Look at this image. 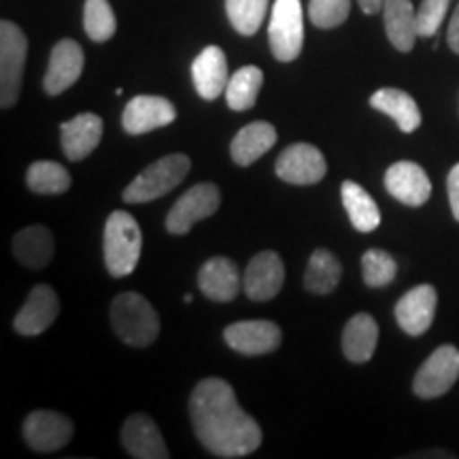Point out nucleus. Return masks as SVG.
I'll return each instance as SVG.
<instances>
[{"label": "nucleus", "instance_id": "f257e3e1", "mask_svg": "<svg viewBox=\"0 0 459 459\" xmlns=\"http://www.w3.org/2000/svg\"><path fill=\"white\" fill-rule=\"evenodd\" d=\"M189 417L200 445L215 457H245L262 445V428L240 409L232 385L223 378H203L194 387Z\"/></svg>", "mask_w": 459, "mask_h": 459}, {"label": "nucleus", "instance_id": "f03ea898", "mask_svg": "<svg viewBox=\"0 0 459 459\" xmlns=\"http://www.w3.org/2000/svg\"><path fill=\"white\" fill-rule=\"evenodd\" d=\"M111 325L119 341L130 347H147L160 334L156 308L136 291L119 294L111 304Z\"/></svg>", "mask_w": 459, "mask_h": 459}, {"label": "nucleus", "instance_id": "7ed1b4c3", "mask_svg": "<svg viewBox=\"0 0 459 459\" xmlns=\"http://www.w3.org/2000/svg\"><path fill=\"white\" fill-rule=\"evenodd\" d=\"M143 234L134 217L113 211L105 226V266L111 277H128L141 260Z\"/></svg>", "mask_w": 459, "mask_h": 459}, {"label": "nucleus", "instance_id": "20e7f679", "mask_svg": "<svg viewBox=\"0 0 459 459\" xmlns=\"http://www.w3.org/2000/svg\"><path fill=\"white\" fill-rule=\"evenodd\" d=\"M192 162L183 153H170V156L160 158L158 162L149 164L145 170L124 189V200L128 204L152 203L160 196L172 192L179 183L186 179Z\"/></svg>", "mask_w": 459, "mask_h": 459}, {"label": "nucleus", "instance_id": "39448f33", "mask_svg": "<svg viewBox=\"0 0 459 459\" xmlns=\"http://www.w3.org/2000/svg\"><path fill=\"white\" fill-rule=\"evenodd\" d=\"M28 56V39L13 22H0V105L13 107L22 91Z\"/></svg>", "mask_w": 459, "mask_h": 459}, {"label": "nucleus", "instance_id": "423d86ee", "mask_svg": "<svg viewBox=\"0 0 459 459\" xmlns=\"http://www.w3.org/2000/svg\"><path fill=\"white\" fill-rule=\"evenodd\" d=\"M268 43L279 62H291L300 56L304 43V22L300 0H277L273 7Z\"/></svg>", "mask_w": 459, "mask_h": 459}, {"label": "nucleus", "instance_id": "0eeeda50", "mask_svg": "<svg viewBox=\"0 0 459 459\" xmlns=\"http://www.w3.org/2000/svg\"><path fill=\"white\" fill-rule=\"evenodd\" d=\"M220 203V187L213 186V183H198V186L189 187L187 192L172 204L169 217H166V230H169L170 234H175V237H183V234H187L198 221L217 213Z\"/></svg>", "mask_w": 459, "mask_h": 459}, {"label": "nucleus", "instance_id": "6e6552de", "mask_svg": "<svg viewBox=\"0 0 459 459\" xmlns=\"http://www.w3.org/2000/svg\"><path fill=\"white\" fill-rule=\"evenodd\" d=\"M459 378V349L453 344H443L429 358L415 375L412 392L419 398L432 400L445 395L455 385Z\"/></svg>", "mask_w": 459, "mask_h": 459}, {"label": "nucleus", "instance_id": "1a4fd4ad", "mask_svg": "<svg viewBox=\"0 0 459 459\" xmlns=\"http://www.w3.org/2000/svg\"><path fill=\"white\" fill-rule=\"evenodd\" d=\"M274 170L279 179L291 186H315L325 177L328 164L317 147L308 143H296L281 153Z\"/></svg>", "mask_w": 459, "mask_h": 459}, {"label": "nucleus", "instance_id": "9d476101", "mask_svg": "<svg viewBox=\"0 0 459 459\" xmlns=\"http://www.w3.org/2000/svg\"><path fill=\"white\" fill-rule=\"evenodd\" d=\"M73 421L56 411H34L24 421V440L39 453L62 449L73 438Z\"/></svg>", "mask_w": 459, "mask_h": 459}, {"label": "nucleus", "instance_id": "9b49d317", "mask_svg": "<svg viewBox=\"0 0 459 459\" xmlns=\"http://www.w3.org/2000/svg\"><path fill=\"white\" fill-rule=\"evenodd\" d=\"M228 347L240 355H266L279 349L283 334L274 321H237L223 330Z\"/></svg>", "mask_w": 459, "mask_h": 459}, {"label": "nucleus", "instance_id": "f8f14e48", "mask_svg": "<svg viewBox=\"0 0 459 459\" xmlns=\"http://www.w3.org/2000/svg\"><path fill=\"white\" fill-rule=\"evenodd\" d=\"M83 49L77 41L62 39L60 43H56L54 49H51L49 66L43 79L45 91L49 96H57L77 83L83 73Z\"/></svg>", "mask_w": 459, "mask_h": 459}, {"label": "nucleus", "instance_id": "ddd939ff", "mask_svg": "<svg viewBox=\"0 0 459 459\" xmlns=\"http://www.w3.org/2000/svg\"><path fill=\"white\" fill-rule=\"evenodd\" d=\"M57 315H60V298L49 285H37L15 315L13 328L22 336H39L54 324Z\"/></svg>", "mask_w": 459, "mask_h": 459}, {"label": "nucleus", "instance_id": "4468645a", "mask_svg": "<svg viewBox=\"0 0 459 459\" xmlns=\"http://www.w3.org/2000/svg\"><path fill=\"white\" fill-rule=\"evenodd\" d=\"M438 294L432 285H417L395 304V321L409 336H421L434 324Z\"/></svg>", "mask_w": 459, "mask_h": 459}, {"label": "nucleus", "instance_id": "2eb2a0df", "mask_svg": "<svg viewBox=\"0 0 459 459\" xmlns=\"http://www.w3.org/2000/svg\"><path fill=\"white\" fill-rule=\"evenodd\" d=\"M285 283L283 260L274 251H262L249 262L245 271L243 290L255 302L273 300Z\"/></svg>", "mask_w": 459, "mask_h": 459}, {"label": "nucleus", "instance_id": "dca6fc26", "mask_svg": "<svg viewBox=\"0 0 459 459\" xmlns=\"http://www.w3.org/2000/svg\"><path fill=\"white\" fill-rule=\"evenodd\" d=\"M177 119V108L162 96H134L124 108L122 126L128 134H145V132L164 128Z\"/></svg>", "mask_w": 459, "mask_h": 459}, {"label": "nucleus", "instance_id": "f3484780", "mask_svg": "<svg viewBox=\"0 0 459 459\" xmlns=\"http://www.w3.org/2000/svg\"><path fill=\"white\" fill-rule=\"evenodd\" d=\"M385 187L395 200L406 206H421L432 196V183L426 170L415 162H395L385 172Z\"/></svg>", "mask_w": 459, "mask_h": 459}, {"label": "nucleus", "instance_id": "a211bd4d", "mask_svg": "<svg viewBox=\"0 0 459 459\" xmlns=\"http://www.w3.org/2000/svg\"><path fill=\"white\" fill-rule=\"evenodd\" d=\"M122 445L128 455L136 459H169L170 453L153 419L136 412L126 419L122 428Z\"/></svg>", "mask_w": 459, "mask_h": 459}, {"label": "nucleus", "instance_id": "6ab92c4d", "mask_svg": "<svg viewBox=\"0 0 459 459\" xmlns=\"http://www.w3.org/2000/svg\"><path fill=\"white\" fill-rule=\"evenodd\" d=\"M198 287L209 300L232 302L243 287L237 262L230 257H211L200 268Z\"/></svg>", "mask_w": 459, "mask_h": 459}, {"label": "nucleus", "instance_id": "aec40b11", "mask_svg": "<svg viewBox=\"0 0 459 459\" xmlns=\"http://www.w3.org/2000/svg\"><path fill=\"white\" fill-rule=\"evenodd\" d=\"M194 88L204 100H215L226 94L230 74L226 54L217 45H209L196 56L192 65Z\"/></svg>", "mask_w": 459, "mask_h": 459}, {"label": "nucleus", "instance_id": "412c9836", "mask_svg": "<svg viewBox=\"0 0 459 459\" xmlns=\"http://www.w3.org/2000/svg\"><path fill=\"white\" fill-rule=\"evenodd\" d=\"M60 139L65 156L73 162L85 160L99 147L102 139V119L94 113H82L60 126Z\"/></svg>", "mask_w": 459, "mask_h": 459}, {"label": "nucleus", "instance_id": "4be33fe9", "mask_svg": "<svg viewBox=\"0 0 459 459\" xmlns=\"http://www.w3.org/2000/svg\"><path fill=\"white\" fill-rule=\"evenodd\" d=\"M54 251V237L45 226H28L20 230L13 238V255L30 271H43L45 266H49Z\"/></svg>", "mask_w": 459, "mask_h": 459}, {"label": "nucleus", "instance_id": "5701e85b", "mask_svg": "<svg viewBox=\"0 0 459 459\" xmlns=\"http://www.w3.org/2000/svg\"><path fill=\"white\" fill-rule=\"evenodd\" d=\"M277 143V130L268 122H254L237 132L230 145V156L238 166H251Z\"/></svg>", "mask_w": 459, "mask_h": 459}, {"label": "nucleus", "instance_id": "b1692460", "mask_svg": "<svg viewBox=\"0 0 459 459\" xmlns=\"http://www.w3.org/2000/svg\"><path fill=\"white\" fill-rule=\"evenodd\" d=\"M378 342V325L372 315L358 313L349 319L342 332V353L353 364H366L375 355Z\"/></svg>", "mask_w": 459, "mask_h": 459}, {"label": "nucleus", "instance_id": "393cba45", "mask_svg": "<svg viewBox=\"0 0 459 459\" xmlns=\"http://www.w3.org/2000/svg\"><path fill=\"white\" fill-rule=\"evenodd\" d=\"M383 22L392 45L411 51L417 41V11L411 0H383Z\"/></svg>", "mask_w": 459, "mask_h": 459}, {"label": "nucleus", "instance_id": "a878e982", "mask_svg": "<svg viewBox=\"0 0 459 459\" xmlns=\"http://www.w3.org/2000/svg\"><path fill=\"white\" fill-rule=\"evenodd\" d=\"M370 107L377 111L389 115L398 128L406 134L415 132L421 126V111H419L415 99L404 90L383 88L370 96Z\"/></svg>", "mask_w": 459, "mask_h": 459}, {"label": "nucleus", "instance_id": "bb28decb", "mask_svg": "<svg viewBox=\"0 0 459 459\" xmlns=\"http://www.w3.org/2000/svg\"><path fill=\"white\" fill-rule=\"evenodd\" d=\"M341 196H342V204L344 211L349 213V220H351L353 228L358 232H375L381 223V211L368 192L359 186V183L353 181H344L341 187Z\"/></svg>", "mask_w": 459, "mask_h": 459}, {"label": "nucleus", "instance_id": "cd10ccee", "mask_svg": "<svg viewBox=\"0 0 459 459\" xmlns=\"http://www.w3.org/2000/svg\"><path fill=\"white\" fill-rule=\"evenodd\" d=\"M342 277V266L338 262L334 254H330L328 249H317L308 257L307 273H304V287H307L311 294L325 296L332 294L341 283Z\"/></svg>", "mask_w": 459, "mask_h": 459}, {"label": "nucleus", "instance_id": "c85d7f7f", "mask_svg": "<svg viewBox=\"0 0 459 459\" xmlns=\"http://www.w3.org/2000/svg\"><path fill=\"white\" fill-rule=\"evenodd\" d=\"M264 85V73L257 66H243L230 77L226 102L232 111H249Z\"/></svg>", "mask_w": 459, "mask_h": 459}, {"label": "nucleus", "instance_id": "c756f323", "mask_svg": "<svg viewBox=\"0 0 459 459\" xmlns=\"http://www.w3.org/2000/svg\"><path fill=\"white\" fill-rule=\"evenodd\" d=\"M71 175L62 164L51 162V160H39L30 164L26 172V183L34 194H65L71 187Z\"/></svg>", "mask_w": 459, "mask_h": 459}, {"label": "nucleus", "instance_id": "7c9ffc66", "mask_svg": "<svg viewBox=\"0 0 459 459\" xmlns=\"http://www.w3.org/2000/svg\"><path fill=\"white\" fill-rule=\"evenodd\" d=\"M268 0H226V13L234 30L243 37H251L260 30Z\"/></svg>", "mask_w": 459, "mask_h": 459}, {"label": "nucleus", "instance_id": "2f4dec72", "mask_svg": "<svg viewBox=\"0 0 459 459\" xmlns=\"http://www.w3.org/2000/svg\"><path fill=\"white\" fill-rule=\"evenodd\" d=\"M83 28L94 43H105L113 37L117 30V22H115L108 0H85Z\"/></svg>", "mask_w": 459, "mask_h": 459}, {"label": "nucleus", "instance_id": "473e14b6", "mask_svg": "<svg viewBox=\"0 0 459 459\" xmlns=\"http://www.w3.org/2000/svg\"><path fill=\"white\" fill-rule=\"evenodd\" d=\"M398 264L387 251L370 249L361 255V274L368 287H385L395 279Z\"/></svg>", "mask_w": 459, "mask_h": 459}, {"label": "nucleus", "instance_id": "72a5a7b5", "mask_svg": "<svg viewBox=\"0 0 459 459\" xmlns=\"http://www.w3.org/2000/svg\"><path fill=\"white\" fill-rule=\"evenodd\" d=\"M349 13H351V0H311L308 4V17L324 30L344 24Z\"/></svg>", "mask_w": 459, "mask_h": 459}, {"label": "nucleus", "instance_id": "f704fd0d", "mask_svg": "<svg viewBox=\"0 0 459 459\" xmlns=\"http://www.w3.org/2000/svg\"><path fill=\"white\" fill-rule=\"evenodd\" d=\"M451 0H421L417 9V34L419 37H434L443 26Z\"/></svg>", "mask_w": 459, "mask_h": 459}, {"label": "nucleus", "instance_id": "c9c22d12", "mask_svg": "<svg viewBox=\"0 0 459 459\" xmlns=\"http://www.w3.org/2000/svg\"><path fill=\"white\" fill-rule=\"evenodd\" d=\"M446 189H449V203L451 211L459 221V164H455L449 172V179H446Z\"/></svg>", "mask_w": 459, "mask_h": 459}, {"label": "nucleus", "instance_id": "e433bc0d", "mask_svg": "<svg viewBox=\"0 0 459 459\" xmlns=\"http://www.w3.org/2000/svg\"><path fill=\"white\" fill-rule=\"evenodd\" d=\"M446 41H449V48L459 56V3L451 15L449 30H446Z\"/></svg>", "mask_w": 459, "mask_h": 459}, {"label": "nucleus", "instance_id": "4c0bfd02", "mask_svg": "<svg viewBox=\"0 0 459 459\" xmlns=\"http://www.w3.org/2000/svg\"><path fill=\"white\" fill-rule=\"evenodd\" d=\"M359 9L364 11L366 15H375L383 9V0H358Z\"/></svg>", "mask_w": 459, "mask_h": 459}, {"label": "nucleus", "instance_id": "58836bf2", "mask_svg": "<svg viewBox=\"0 0 459 459\" xmlns=\"http://www.w3.org/2000/svg\"><path fill=\"white\" fill-rule=\"evenodd\" d=\"M183 302H186V304L192 302V294H186V298H183Z\"/></svg>", "mask_w": 459, "mask_h": 459}]
</instances>
